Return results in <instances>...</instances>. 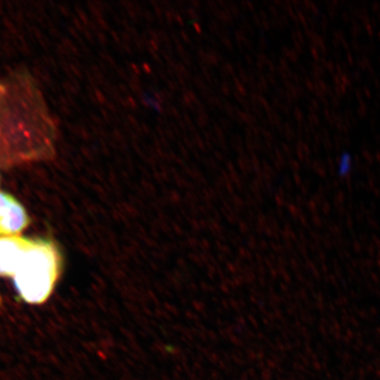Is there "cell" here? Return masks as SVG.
I'll use <instances>...</instances> for the list:
<instances>
[{
	"label": "cell",
	"mask_w": 380,
	"mask_h": 380,
	"mask_svg": "<svg viewBox=\"0 0 380 380\" xmlns=\"http://www.w3.org/2000/svg\"><path fill=\"white\" fill-rule=\"evenodd\" d=\"M61 271V256L53 242L35 239L13 278L19 297L29 304L46 301Z\"/></svg>",
	"instance_id": "obj_1"
},
{
	"label": "cell",
	"mask_w": 380,
	"mask_h": 380,
	"mask_svg": "<svg viewBox=\"0 0 380 380\" xmlns=\"http://www.w3.org/2000/svg\"><path fill=\"white\" fill-rule=\"evenodd\" d=\"M33 243L19 235L0 237V276L14 277Z\"/></svg>",
	"instance_id": "obj_2"
},
{
	"label": "cell",
	"mask_w": 380,
	"mask_h": 380,
	"mask_svg": "<svg viewBox=\"0 0 380 380\" xmlns=\"http://www.w3.org/2000/svg\"><path fill=\"white\" fill-rule=\"evenodd\" d=\"M29 223L24 207L13 195L0 192V237L19 235Z\"/></svg>",
	"instance_id": "obj_3"
}]
</instances>
